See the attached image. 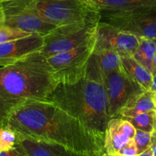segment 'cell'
Returning a JSON list of instances; mask_svg holds the SVG:
<instances>
[{
  "mask_svg": "<svg viewBox=\"0 0 156 156\" xmlns=\"http://www.w3.org/2000/svg\"><path fill=\"white\" fill-rule=\"evenodd\" d=\"M0 3L5 16V26L41 36L56 28L41 17L37 0H5Z\"/></svg>",
  "mask_w": 156,
  "mask_h": 156,
  "instance_id": "7",
  "label": "cell"
},
{
  "mask_svg": "<svg viewBox=\"0 0 156 156\" xmlns=\"http://www.w3.org/2000/svg\"><path fill=\"white\" fill-rule=\"evenodd\" d=\"M17 136L8 127L0 128V151H9L15 148Z\"/></svg>",
  "mask_w": 156,
  "mask_h": 156,
  "instance_id": "20",
  "label": "cell"
},
{
  "mask_svg": "<svg viewBox=\"0 0 156 156\" xmlns=\"http://www.w3.org/2000/svg\"><path fill=\"white\" fill-rule=\"evenodd\" d=\"M112 156H113V155H112Z\"/></svg>",
  "mask_w": 156,
  "mask_h": 156,
  "instance_id": "36",
  "label": "cell"
},
{
  "mask_svg": "<svg viewBox=\"0 0 156 156\" xmlns=\"http://www.w3.org/2000/svg\"><path fill=\"white\" fill-rule=\"evenodd\" d=\"M136 131L129 121L121 117L110 119L104 133L105 152L117 155L129 142L134 139Z\"/></svg>",
  "mask_w": 156,
  "mask_h": 156,
  "instance_id": "13",
  "label": "cell"
},
{
  "mask_svg": "<svg viewBox=\"0 0 156 156\" xmlns=\"http://www.w3.org/2000/svg\"><path fill=\"white\" fill-rule=\"evenodd\" d=\"M151 73L153 76L156 74V52L154 53V58L152 59V62H151Z\"/></svg>",
  "mask_w": 156,
  "mask_h": 156,
  "instance_id": "25",
  "label": "cell"
},
{
  "mask_svg": "<svg viewBox=\"0 0 156 156\" xmlns=\"http://www.w3.org/2000/svg\"><path fill=\"white\" fill-rule=\"evenodd\" d=\"M31 34H33L24 32L19 29L4 25L3 27L0 28V44L23 38V37L31 35Z\"/></svg>",
  "mask_w": 156,
  "mask_h": 156,
  "instance_id": "21",
  "label": "cell"
},
{
  "mask_svg": "<svg viewBox=\"0 0 156 156\" xmlns=\"http://www.w3.org/2000/svg\"><path fill=\"white\" fill-rule=\"evenodd\" d=\"M111 119L119 117L130 101L145 91L122 69L109 73L103 81Z\"/></svg>",
  "mask_w": 156,
  "mask_h": 156,
  "instance_id": "8",
  "label": "cell"
},
{
  "mask_svg": "<svg viewBox=\"0 0 156 156\" xmlns=\"http://www.w3.org/2000/svg\"><path fill=\"white\" fill-rule=\"evenodd\" d=\"M56 86L46 58L40 52L0 67V128L19 106L31 100H46Z\"/></svg>",
  "mask_w": 156,
  "mask_h": 156,
  "instance_id": "2",
  "label": "cell"
},
{
  "mask_svg": "<svg viewBox=\"0 0 156 156\" xmlns=\"http://www.w3.org/2000/svg\"><path fill=\"white\" fill-rule=\"evenodd\" d=\"M4 1H5V0H4ZM2 2H3V1H2Z\"/></svg>",
  "mask_w": 156,
  "mask_h": 156,
  "instance_id": "34",
  "label": "cell"
},
{
  "mask_svg": "<svg viewBox=\"0 0 156 156\" xmlns=\"http://www.w3.org/2000/svg\"><path fill=\"white\" fill-rule=\"evenodd\" d=\"M133 139L137 147L138 154L143 152L151 145V133L136 129Z\"/></svg>",
  "mask_w": 156,
  "mask_h": 156,
  "instance_id": "22",
  "label": "cell"
},
{
  "mask_svg": "<svg viewBox=\"0 0 156 156\" xmlns=\"http://www.w3.org/2000/svg\"><path fill=\"white\" fill-rule=\"evenodd\" d=\"M90 2L100 15V21L156 10V0H94Z\"/></svg>",
  "mask_w": 156,
  "mask_h": 156,
  "instance_id": "10",
  "label": "cell"
},
{
  "mask_svg": "<svg viewBox=\"0 0 156 156\" xmlns=\"http://www.w3.org/2000/svg\"><path fill=\"white\" fill-rule=\"evenodd\" d=\"M99 22L87 21L56 27L43 36L44 45L40 53L44 58H48L90 42L94 38Z\"/></svg>",
  "mask_w": 156,
  "mask_h": 156,
  "instance_id": "5",
  "label": "cell"
},
{
  "mask_svg": "<svg viewBox=\"0 0 156 156\" xmlns=\"http://www.w3.org/2000/svg\"><path fill=\"white\" fill-rule=\"evenodd\" d=\"M122 119L129 121L136 129L152 133L155 123L156 109L142 112L134 116L122 117Z\"/></svg>",
  "mask_w": 156,
  "mask_h": 156,
  "instance_id": "19",
  "label": "cell"
},
{
  "mask_svg": "<svg viewBox=\"0 0 156 156\" xmlns=\"http://www.w3.org/2000/svg\"><path fill=\"white\" fill-rule=\"evenodd\" d=\"M89 1H94V0H89Z\"/></svg>",
  "mask_w": 156,
  "mask_h": 156,
  "instance_id": "33",
  "label": "cell"
},
{
  "mask_svg": "<svg viewBox=\"0 0 156 156\" xmlns=\"http://www.w3.org/2000/svg\"><path fill=\"white\" fill-rule=\"evenodd\" d=\"M135 34L100 21L94 34V51H114L122 55H133L139 45Z\"/></svg>",
  "mask_w": 156,
  "mask_h": 156,
  "instance_id": "9",
  "label": "cell"
},
{
  "mask_svg": "<svg viewBox=\"0 0 156 156\" xmlns=\"http://www.w3.org/2000/svg\"><path fill=\"white\" fill-rule=\"evenodd\" d=\"M149 91L154 93V94H155L156 93V74L153 76L152 83H151V88H150Z\"/></svg>",
  "mask_w": 156,
  "mask_h": 156,
  "instance_id": "28",
  "label": "cell"
},
{
  "mask_svg": "<svg viewBox=\"0 0 156 156\" xmlns=\"http://www.w3.org/2000/svg\"><path fill=\"white\" fill-rule=\"evenodd\" d=\"M5 126L17 136L92 155L105 153L104 135L84 124L55 103L31 100L15 109Z\"/></svg>",
  "mask_w": 156,
  "mask_h": 156,
  "instance_id": "1",
  "label": "cell"
},
{
  "mask_svg": "<svg viewBox=\"0 0 156 156\" xmlns=\"http://www.w3.org/2000/svg\"><path fill=\"white\" fill-rule=\"evenodd\" d=\"M43 45V36L37 34L0 44V67L11 65L31 54L40 52Z\"/></svg>",
  "mask_w": 156,
  "mask_h": 156,
  "instance_id": "11",
  "label": "cell"
},
{
  "mask_svg": "<svg viewBox=\"0 0 156 156\" xmlns=\"http://www.w3.org/2000/svg\"><path fill=\"white\" fill-rule=\"evenodd\" d=\"M137 48L133 57L144 67L151 72V62L156 52V39L139 37Z\"/></svg>",
  "mask_w": 156,
  "mask_h": 156,
  "instance_id": "18",
  "label": "cell"
},
{
  "mask_svg": "<svg viewBox=\"0 0 156 156\" xmlns=\"http://www.w3.org/2000/svg\"><path fill=\"white\" fill-rule=\"evenodd\" d=\"M102 22H108L139 37L156 39V10L134 16L113 18Z\"/></svg>",
  "mask_w": 156,
  "mask_h": 156,
  "instance_id": "12",
  "label": "cell"
},
{
  "mask_svg": "<svg viewBox=\"0 0 156 156\" xmlns=\"http://www.w3.org/2000/svg\"><path fill=\"white\" fill-rule=\"evenodd\" d=\"M46 100L62 108L92 131L104 135L111 117L103 83L83 76L73 84H57Z\"/></svg>",
  "mask_w": 156,
  "mask_h": 156,
  "instance_id": "3",
  "label": "cell"
},
{
  "mask_svg": "<svg viewBox=\"0 0 156 156\" xmlns=\"http://www.w3.org/2000/svg\"><path fill=\"white\" fill-rule=\"evenodd\" d=\"M0 156H21L16 148L9 151H0Z\"/></svg>",
  "mask_w": 156,
  "mask_h": 156,
  "instance_id": "24",
  "label": "cell"
},
{
  "mask_svg": "<svg viewBox=\"0 0 156 156\" xmlns=\"http://www.w3.org/2000/svg\"><path fill=\"white\" fill-rule=\"evenodd\" d=\"M154 104H155V106H156V93L155 94H154Z\"/></svg>",
  "mask_w": 156,
  "mask_h": 156,
  "instance_id": "30",
  "label": "cell"
},
{
  "mask_svg": "<svg viewBox=\"0 0 156 156\" xmlns=\"http://www.w3.org/2000/svg\"><path fill=\"white\" fill-rule=\"evenodd\" d=\"M15 148L21 156H97L76 152L56 144L39 142L19 136H17Z\"/></svg>",
  "mask_w": 156,
  "mask_h": 156,
  "instance_id": "15",
  "label": "cell"
},
{
  "mask_svg": "<svg viewBox=\"0 0 156 156\" xmlns=\"http://www.w3.org/2000/svg\"><path fill=\"white\" fill-rule=\"evenodd\" d=\"M101 156H112V155H110V154H107V153L105 152V153H103Z\"/></svg>",
  "mask_w": 156,
  "mask_h": 156,
  "instance_id": "31",
  "label": "cell"
},
{
  "mask_svg": "<svg viewBox=\"0 0 156 156\" xmlns=\"http://www.w3.org/2000/svg\"><path fill=\"white\" fill-rule=\"evenodd\" d=\"M41 17L56 27L87 21H100V15L89 0H37Z\"/></svg>",
  "mask_w": 156,
  "mask_h": 156,
  "instance_id": "4",
  "label": "cell"
},
{
  "mask_svg": "<svg viewBox=\"0 0 156 156\" xmlns=\"http://www.w3.org/2000/svg\"><path fill=\"white\" fill-rule=\"evenodd\" d=\"M4 25H5V16H4L2 5L0 3V28L3 27Z\"/></svg>",
  "mask_w": 156,
  "mask_h": 156,
  "instance_id": "26",
  "label": "cell"
},
{
  "mask_svg": "<svg viewBox=\"0 0 156 156\" xmlns=\"http://www.w3.org/2000/svg\"><path fill=\"white\" fill-rule=\"evenodd\" d=\"M138 154L137 147L134 142V139L129 142L120 151L117 155L119 156H136Z\"/></svg>",
  "mask_w": 156,
  "mask_h": 156,
  "instance_id": "23",
  "label": "cell"
},
{
  "mask_svg": "<svg viewBox=\"0 0 156 156\" xmlns=\"http://www.w3.org/2000/svg\"><path fill=\"white\" fill-rule=\"evenodd\" d=\"M2 1H4V0H0V2H2Z\"/></svg>",
  "mask_w": 156,
  "mask_h": 156,
  "instance_id": "32",
  "label": "cell"
},
{
  "mask_svg": "<svg viewBox=\"0 0 156 156\" xmlns=\"http://www.w3.org/2000/svg\"><path fill=\"white\" fill-rule=\"evenodd\" d=\"M120 58L124 72L145 90H150L153 79L151 72L139 64L133 55H122Z\"/></svg>",
  "mask_w": 156,
  "mask_h": 156,
  "instance_id": "16",
  "label": "cell"
},
{
  "mask_svg": "<svg viewBox=\"0 0 156 156\" xmlns=\"http://www.w3.org/2000/svg\"><path fill=\"white\" fill-rule=\"evenodd\" d=\"M94 48V36L76 48L45 58L57 84H73L81 80Z\"/></svg>",
  "mask_w": 156,
  "mask_h": 156,
  "instance_id": "6",
  "label": "cell"
},
{
  "mask_svg": "<svg viewBox=\"0 0 156 156\" xmlns=\"http://www.w3.org/2000/svg\"><path fill=\"white\" fill-rule=\"evenodd\" d=\"M136 156H153L152 149H151V148L150 147V148H148V149H146L145 151H144L143 152L138 154Z\"/></svg>",
  "mask_w": 156,
  "mask_h": 156,
  "instance_id": "27",
  "label": "cell"
},
{
  "mask_svg": "<svg viewBox=\"0 0 156 156\" xmlns=\"http://www.w3.org/2000/svg\"><path fill=\"white\" fill-rule=\"evenodd\" d=\"M115 156H119V155H115Z\"/></svg>",
  "mask_w": 156,
  "mask_h": 156,
  "instance_id": "35",
  "label": "cell"
},
{
  "mask_svg": "<svg viewBox=\"0 0 156 156\" xmlns=\"http://www.w3.org/2000/svg\"><path fill=\"white\" fill-rule=\"evenodd\" d=\"M151 149H152L153 156H156V145H152V146H151Z\"/></svg>",
  "mask_w": 156,
  "mask_h": 156,
  "instance_id": "29",
  "label": "cell"
},
{
  "mask_svg": "<svg viewBox=\"0 0 156 156\" xmlns=\"http://www.w3.org/2000/svg\"><path fill=\"white\" fill-rule=\"evenodd\" d=\"M154 109H156V106L154 101V93L145 90L130 101L123 108L119 117L134 116Z\"/></svg>",
  "mask_w": 156,
  "mask_h": 156,
  "instance_id": "17",
  "label": "cell"
},
{
  "mask_svg": "<svg viewBox=\"0 0 156 156\" xmlns=\"http://www.w3.org/2000/svg\"><path fill=\"white\" fill-rule=\"evenodd\" d=\"M122 69L120 55L116 52L93 51L87 63L85 77L103 83L106 76Z\"/></svg>",
  "mask_w": 156,
  "mask_h": 156,
  "instance_id": "14",
  "label": "cell"
}]
</instances>
